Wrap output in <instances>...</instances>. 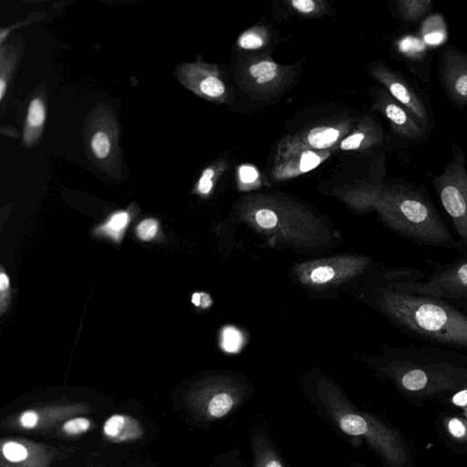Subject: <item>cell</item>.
<instances>
[{
	"label": "cell",
	"instance_id": "obj_1",
	"mask_svg": "<svg viewBox=\"0 0 467 467\" xmlns=\"http://www.w3.org/2000/svg\"><path fill=\"white\" fill-rule=\"evenodd\" d=\"M380 308L405 334L431 346L467 350V315L449 303L401 287L389 275Z\"/></svg>",
	"mask_w": 467,
	"mask_h": 467
},
{
	"label": "cell",
	"instance_id": "obj_2",
	"mask_svg": "<svg viewBox=\"0 0 467 467\" xmlns=\"http://www.w3.org/2000/svg\"><path fill=\"white\" fill-rule=\"evenodd\" d=\"M376 201L389 226L416 244L464 251L421 186L403 180L384 185Z\"/></svg>",
	"mask_w": 467,
	"mask_h": 467
},
{
	"label": "cell",
	"instance_id": "obj_3",
	"mask_svg": "<svg viewBox=\"0 0 467 467\" xmlns=\"http://www.w3.org/2000/svg\"><path fill=\"white\" fill-rule=\"evenodd\" d=\"M395 281L404 289L443 300L467 315V250L426 275L420 269L398 268Z\"/></svg>",
	"mask_w": 467,
	"mask_h": 467
},
{
	"label": "cell",
	"instance_id": "obj_4",
	"mask_svg": "<svg viewBox=\"0 0 467 467\" xmlns=\"http://www.w3.org/2000/svg\"><path fill=\"white\" fill-rule=\"evenodd\" d=\"M388 350L389 366L400 375L402 387L408 390L424 389L432 374L462 373L458 350L435 346H405Z\"/></svg>",
	"mask_w": 467,
	"mask_h": 467
},
{
	"label": "cell",
	"instance_id": "obj_5",
	"mask_svg": "<svg viewBox=\"0 0 467 467\" xmlns=\"http://www.w3.org/2000/svg\"><path fill=\"white\" fill-rule=\"evenodd\" d=\"M451 159L441 173L433 177L432 183L440 202L451 219L460 237V243L467 250V170L462 149L451 144Z\"/></svg>",
	"mask_w": 467,
	"mask_h": 467
},
{
	"label": "cell",
	"instance_id": "obj_6",
	"mask_svg": "<svg viewBox=\"0 0 467 467\" xmlns=\"http://www.w3.org/2000/svg\"><path fill=\"white\" fill-rule=\"evenodd\" d=\"M370 72L394 99L412 112L431 133L433 131L434 116L430 100L413 80L381 62L373 64Z\"/></svg>",
	"mask_w": 467,
	"mask_h": 467
},
{
	"label": "cell",
	"instance_id": "obj_7",
	"mask_svg": "<svg viewBox=\"0 0 467 467\" xmlns=\"http://www.w3.org/2000/svg\"><path fill=\"white\" fill-rule=\"evenodd\" d=\"M319 396L324 408L344 433L365 437L383 451L388 450V436L383 428L358 412L337 391L323 388Z\"/></svg>",
	"mask_w": 467,
	"mask_h": 467
},
{
	"label": "cell",
	"instance_id": "obj_8",
	"mask_svg": "<svg viewBox=\"0 0 467 467\" xmlns=\"http://www.w3.org/2000/svg\"><path fill=\"white\" fill-rule=\"evenodd\" d=\"M92 411L93 408L85 402L41 405L5 417L1 427L9 431H56L67 419Z\"/></svg>",
	"mask_w": 467,
	"mask_h": 467
},
{
	"label": "cell",
	"instance_id": "obj_9",
	"mask_svg": "<svg viewBox=\"0 0 467 467\" xmlns=\"http://www.w3.org/2000/svg\"><path fill=\"white\" fill-rule=\"evenodd\" d=\"M70 451L22 437H4L0 441V467H51Z\"/></svg>",
	"mask_w": 467,
	"mask_h": 467
},
{
	"label": "cell",
	"instance_id": "obj_10",
	"mask_svg": "<svg viewBox=\"0 0 467 467\" xmlns=\"http://www.w3.org/2000/svg\"><path fill=\"white\" fill-rule=\"evenodd\" d=\"M446 97L458 109L467 107V53L447 45L439 52L438 73Z\"/></svg>",
	"mask_w": 467,
	"mask_h": 467
},
{
	"label": "cell",
	"instance_id": "obj_11",
	"mask_svg": "<svg viewBox=\"0 0 467 467\" xmlns=\"http://www.w3.org/2000/svg\"><path fill=\"white\" fill-rule=\"evenodd\" d=\"M242 401L239 389L232 386L202 387L192 391L187 397L188 407L204 420H215L223 418Z\"/></svg>",
	"mask_w": 467,
	"mask_h": 467
},
{
	"label": "cell",
	"instance_id": "obj_12",
	"mask_svg": "<svg viewBox=\"0 0 467 467\" xmlns=\"http://www.w3.org/2000/svg\"><path fill=\"white\" fill-rule=\"evenodd\" d=\"M375 107L387 119L395 135L410 145L425 142L431 136V133L420 120L388 91L379 92Z\"/></svg>",
	"mask_w": 467,
	"mask_h": 467
},
{
	"label": "cell",
	"instance_id": "obj_13",
	"mask_svg": "<svg viewBox=\"0 0 467 467\" xmlns=\"http://www.w3.org/2000/svg\"><path fill=\"white\" fill-rule=\"evenodd\" d=\"M396 50L407 68L425 83L430 84V67H431V49L418 37L405 36L396 44Z\"/></svg>",
	"mask_w": 467,
	"mask_h": 467
},
{
	"label": "cell",
	"instance_id": "obj_14",
	"mask_svg": "<svg viewBox=\"0 0 467 467\" xmlns=\"http://www.w3.org/2000/svg\"><path fill=\"white\" fill-rule=\"evenodd\" d=\"M104 437L112 443H130L140 440L143 427L136 418L124 413H115L103 423Z\"/></svg>",
	"mask_w": 467,
	"mask_h": 467
},
{
	"label": "cell",
	"instance_id": "obj_15",
	"mask_svg": "<svg viewBox=\"0 0 467 467\" xmlns=\"http://www.w3.org/2000/svg\"><path fill=\"white\" fill-rule=\"evenodd\" d=\"M393 5L396 17L406 26L420 22L433 8L431 0H397Z\"/></svg>",
	"mask_w": 467,
	"mask_h": 467
},
{
	"label": "cell",
	"instance_id": "obj_16",
	"mask_svg": "<svg viewBox=\"0 0 467 467\" xmlns=\"http://www.w3.org/2000/svg\"><path fill=\"white\" fill-rule=\"evenodd\" d=\"M254 467H285L269 441L261 435L253 438Z\"/></svg>",
	"mask_w": 467,
	"mask_h": 467
},
{
	"label": "cell",
	"instance_id": "obj_17",
	"mask_svg": "<svg viewBox=\"0 0 467 467\" xmlns=\"http://www.w3.org/2000/svg\"><path fill=\"white\" fill-rule=\"evenodd\" d=\"M339 137V130L333 127L321 126L309 130L306 141L309 147L323 150L335 144Z\"/></svg>",
	"mask_w": 467,
	"mask_h": 467
},
{
	"label": "cell",
	"instance_id": "obj_18",
	"mask_svg": "<svg viewBox=\"0 0 467 467\" xmlns=\"http://www.w3.org/2000/svg\"><path fill=\"white\" fill-rule=\"evenodd\" d=\"M93 425L90 419L78 415L65 420L56 431L63 436L77 437L89 431Z\"/></svg>",
	"mask_w": 467,
	"mask_h": 467
},
{
	"label": "cell",
	"instance_id": "obj_19",
	"mask_svg": "<svg viewBox=\"0 0 467 467\" xmlns=\"http://www.w3.org/2000/svg\"><path fill=\"white\" fill-rule=\"evenodd\" d=\"M130 221L128 213L120 211L112 214L105 224L99 228L103 234L118 241L121 238Z\"/></svg>",
	"mask_w": 467,
	"mask_h": 467
},
{
	"label": "cell",
	"instance_id": "obj_20",
	"mask_svg": "<svg viewBox=\"0 0 467 467\" xmlns=\"http://www.w3.org/2000/svg\"><path fill=\"white\" fill-rule=\"evenodd\" d=\"M249 73L257 84H266L275 78L277 65L271 60H260L250 66Z\"/></svg>",
	"mask_w": 467,
	"mask_h": 467
},
{
	"label": "cell",
	"instance_id": "obj_21",
	"mask_svg": "<svg viewBox=\"0 0 467 467\" xmlns=\"http://www.w3.org/2000/svg\"><path fill=\"white\" fill-rule=\"evenodd\" d=\"M201 92L211 98L222 97L225 92V86L215 75L204 78L199 86Z\"/></svg>",
	"mask_w": 467,
	"mask_h": 467
},
{
	"label": "cell",
	"instance_id": "obj_22",
	"mask_svg": "<svg viewBox=\"0 0 467 467\" xmlns=\"http://www.w3.org/2000/svg\"><path fill=\"white\" fill-rule=\"evenodd\" d=\"M322 161V157L317 152L306 150L304 151L297 161H290L292 164H297L294 174L307 172L317 167Z\"/></svg>",
	"mask_w": 467,
	"mask_h": 467
},
{
	"label": "cell",
	"instance_id": "obj_23",
	"mask_svg": "<svg viewBox=\"0 0 467 467\" xmlns=\"http://www.w3.org/2000/svg\"><path fill=\"white\" fill-rule=\"evenodd\" d=\"M91 148L99 159L105 158L110 150V144L108 135L103 131L97 132L91 140Z\"/></svg>",
	"mask_w": 467,
	"mask_h": 467
},
{
	"label": "cell",
	"instance_id": "obj_24",
	"mask_svg": "<svg viewBox=\"0 0 467 467\" xmlns=\"http://www.w3.org/2000/svg\"><path fill=\"white\" fill-rule=\"evenodd\" d=\"M45 120V109L39 99H35L31 101L28 113L27 123L32 127L42 125Z\"/></svg>",
	"mask_w": 467,
	"mask_h": 467
},
{
	"label": "cell",
	"instance_id": "obj_25",
	"mask_svg": "<svg viewBox=\"0 0 467 467\" xmlns=\"http://www.w3.org/2000/svg\"><path fill=\"white\" fill-rule=\"evenodd\" d=\"M157 232L158 222L151 218L141 221L136 229L138 237L143 241H149L154 238Z\"/></svg>",
	"mask_w": 467,
	"mask_h": 467
},
{
	"label": "cell",
	"instance_id": "obj_26",
	"mask_svg": "<svg viewBox=\"0 0 467 467\" xmlns=\"http://www.w3.org/2000/svg\"><path fill=\"white\" fill-rule=\"evenodd\" d=\"M367 140L378 144L381 142L380 140L367 139V134L364 131H358L344 139L340 143V148L345 150H356Z\"/></svg>",
	"mask_w": 467,
	"mask_h": 467
},
{
	"label": "cell",
	"instance_id": "obj_27",
	"mask_svg": "<svg viewBox=\"0 0 467 467\" xmlns=\"http://www.w3.org/2000/svg\"><path fill=\"white\" fill-rule=\"evenodd\" d=\"M238 45L244 49H257L264 45V39L255 32L248 31L241 36Z\"/></svg>",
	"mask_w": 467,
	"mask_h": 467
},
{
	"label": "cell",
	"instance_id": "obj_28",
	"mask_svg": "<svg viewBox=\"0 0 467 467\" xmlns=\"http://www.w3.org/2000/svg\"><path fill=\"white\" fill-rule=\"evenodd\" d=\"M256 223L263 228L270 229L277 224L276 213L269 209H261L255 213Z\"/></svg>",
	"mask_w": 467,
	"mask_h": 467
},
{
	"label": "cell",
	"instance_id": "obj_29",
	"mask_svg": "<svg viewBox=\"0 0 467 467\" xmlns=\"http://www.w3.org/2000/svg\"><path fill=\"white\" fill-rule=\"evenodd\" d=\"M334 275L335 271L332 267L319 266L311 272L310 277L314 283H325L332 279Z\"/></svg>",
	"mask_w": 467,
	"mask_h": 467
},
{
	"label": "cell",
	"instance_id": "obj_30",
	"mask_svg": "<svg viewBox=\"0 0 467 467\" xmlns=\"http://www.w3.org/2000/svg\"><path fill=\"white\" fill-rule=\"evenodd\" d=\"M214 171L212 168H207L203 171L202 177L199 180L198 190L202 194H207L213 188V177Z\"/></svg>",
	"mask_w": 467,
	"mask_h": 467
},
{
	"label": "cell",
	"instance_id": "obj_31",
	"mask_svg": "<svg viewBox=\"0 0 467 467\" xmlns=\"http://www.w3.org/2000/svg\"><path fill=\"white\" fill-rule=\"evenodd\" d=\"M239 177L243 182L251 183L258 178V172L255 168L244 165L239 169Z\"/></svg>",
	"mask_w": 467,
	"mask_h": 467
},
{
	"label": "cell",
	"instance_id": "obj_32",
	"mask_svg": "<svg viewBox=\"0 0 467 467\" xmlns=\"http://www.w3.org/2000/svg\"><path fill=\"white\" fill-rule=\"evenodd\" d=\"M292 6L302 14H309L316 8V3L312 0H293Z\"/></svg>",
	"mask_w": 467,
	"mask_h": 467
},
{
	"label": "cell",
	"instance_id": "obj_33",
	"mask_svg": "<svg viewBox=\"0 0 467 467\" xmlns=\"http://www.w3.org/2000/svg\"><path fill=\"white\" fill-rule=\"evenodd\" d=\"M450 432L455 437H462L465 433V428L461 420L452 419L449 423Z\"/></svg>",
	"mask_w": 467,
	"mask_h": 467
},
{
	"label": "cell",
	"instance_id": "obj_34",
	"mask_svg": "<svg viewBox=\"0 0 467 467\" xmlns=\"http://www.w3.org/2000/svg\"><path fill=\"white\" fill-rule=\"evenodd\" d=\"M238 334L235 331H229L224 335V346L229 349H234L238 345Z\"/></svg>",
	"mask_w": 467,
	"mask_h": 467
},
{
	"label": "cell",
	"instance_id": "obj_35",
	"mask_svg": "<svg viewBox=\"0 0 467 467\" xmlns=\"http://www.w3.org/2000/svg\"><path fill=\"white\" fill-rule=\"evenodd\" d=\"M452 402L457 406L467 405V389L457 392L452 398Z\"/></svg>",
	"mask_w": 467,
	"mask_h": 467
},
{
	"label": "cell",
	"instance_id": "obj_36",
	"mask_svg": "<svg viewBox=\"0 0 467 467\" xmlns=\"http://www.w3.org/2000/svg\"><path fill=\"white\" fill-rule=\"evenodd\" d=\"M9 287V278L5 273H1L0 275V290L4 292L7 290Z\"/></svg>",
	"mask_w": 467,
	"mask_h": 467
},
{
	"label": "cell",
	"instance_id": "obj_37",
	"mask_svg": "<svg viewBox=\"0 0 467 467\" xmlns=\"http://www.w3.org/2000/svg\"><path fill=\"white\" fill-rule=\"evenodd\" d=\"M211 301L207 295L201 294V305L202 306H208Z\"/></svg>",
	"mask_w": 467,
	"mask_h": 467
},
{
	"label": "cell",
	"instance_id": "obj_38",
	"mask_svg": "<svg viewBox=\"0 0 467 467\" xmlns=\"http://www.w3.org/2000/svg\"><path fill=\"white\" fill-rule=\"evenodd\" d=\"M192 301L195 306L201 305V294L195 293L192 295Z\"/></svg>",
	"mask_w": 467,
	"mask_h": 467
},
{
	"label": "cell",
	"instance_id": "obj_39",
	"mask_svg": "<svg viewBox=\"0 0 467 467\" xmlns=\"http://www.w3.org/2000/svg\"><path fill=\"white\" fill-rule=\"evenodd\" d=\"M5 89V83L3 79L0 80V99H3Z\"/></svg>",
	"mask_w": 467,
	"mask_h": 467
}]
</instances>
